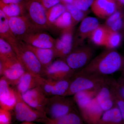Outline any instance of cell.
I'll use <instances>...</instances> for the list:
<instances>
[{
  "label": "cell",
  "mask_w": 124,
  "mask_h": 124,
  "mask_svg": "<svg viewBox=\"0 0 124 124\" xmlns=\"http://www.w3.org/2000/svg\"><path fill=\"white\" fill-rule=\"evenodd\" d=\"M114 84L119 93L124 99V77L121 76L117 80L114 79Z\"/></svg>",
  "instance_id": "8d00e7d4"
},
{
  "label": "cell",
  "mask_w": 124,
  "mask_h": 124,
  "mask_svg": "<svg viewBox=\"0 0 124 124\" xmlns=\"http://www.w3.org/2000/svg\"><path fill=\"white\" fill-rule=\"evenodd\" d=\"M72 78L54 80L51 96H65L69 89Z\"/></svg>",
  "instance_id": "f546056e"
},
{
  "label": "cell",
  "mask_w": 124,
  "mask_h": 124,
  "mask_svg": "<svg viewBox=\"0 0 124 124\" xmlns=\"http://www.w3.org/2000/svg\"><path fill=\"white\" fill-rule=\"evenodd\" d=\"M26 14L31 22L41 31L51 27L46 15V10L38 0H26L24 3Z\"/></svg>",
  "instance_id": "5b68a950"
},
{
  "label": "cell",
  "mask_w": 124,
  "mask_h": 124,
  "mask_svg": "<svg viewBox=\"0 0 124 124\" xmlns=\"http://www.w3.org/2000/svg\"><path fill=\"white\" fill-rule=\"evenodd\" d=\"M67 11L70 14L74 26L81 21L86 15L85 12L80 10L72 4H64Z\"/></svg>",
  "instance_id": "1f68e13d"
},
{
  "label": "cell",
  "mask_w": 124,
  "mask_h": 124,
  "mask_svg": "<svg viewBox=\"0 0 124 124\" xmlns=\"http://www.w3.org/2000/svg\"><path fill=\"white\" fill-rule=\"evenodd\" d=\"M46 10L61 3L60 0H38Z\"/></svg>",
  "instance_id": "74e56055"
},
{
  "label": "cell",
  "mask_w": 124,
  "mask_h": 124,
  "mask_svg": "<svg viewBox=\"0 0 124 124\" xmlns=\"http://www.w3.org/2000/svg\"><path fill=\"white\" fill-rule=\"evenodd\" d=\"M124 66V55L115 49H107L76 72L107 76L121 71Z\"/></svg>",
  "instance_id": "6da1fadb"
},
{
  "label": "cell",
  "mask_w": 124,
  "mask_h": 124,
  "mask_svg": "<svg viewBox=\"0 0 124 124\" xmlns=\"http://www.w3.org/2000/svg\"><path fill=\"white\" fill-rule=\"evenodd\" d=\"M99 25V22L96 18L92 17L84 18L81 20L73 41L74 48L80 46L85 40L90 38L93 32Z\"/></svg>",
  "instance_id": "5bb4252c"
},
{
  "label": "cell",
  "mask_w": 124,
  "mask_h": 124,
  "mask_svg": "<svg viewBox=\"0 0 124 124\" xmlns=\"http://www.w3.org/2000/svg\"><path fill=\"white\" fill-rule=\"evenodd\" d=\"M61 2L63 4H72L74 0H60Z\"/></svg>",
  "instance_id": "60d3db41"
},
{
  "label": "cell",
  "mask_w": 124,
  "mask_h": 124,
  "mask_svg": "<svg viewBox=\"0 0 124 124\" xmlns=\"http://www.w3.org/2000/svg\"><path fill=\"white\" fill-rule=\"evenodd\" d=\"M66 10L65 5L62 2L46 10L47 20L51 27L53 26L58 18Z\"/></svg>",
  "instance_id": "f1b7e54d"
},
{
  "label": "cell",
  "mask_w": 124,
  "mask_h": 124,
  "mask_svg": "<svg viewBox=\"0 0 124 124\" xmlns=\"http://www.w3.org/2000/svg\"><path fill=\"white\" fill-rule=\"evenodd\" d=\"M15 90L17 100L14 110L18 120L23 122H41L47 117L45 113L34 109L27 104L23 99L21 93Z\"/></svg>",
  "instance_id": "8992f818"
},
{
  "label": "cell",
  "mask_w": 124,
  "mask_h": 124,
  "mask_svg": "<svg viewBox=\"0 0 124 124\" xmlns=\"http://www.w3.org/2000/svg\"><path fill=\"white\" fill-rule=\"evenodd\" d=\"M93 54L94 50L91 46H80L73 50L64 59L71 69L76 72L88 64Z\"/></svg>",
  "instance_id": "52a82bcc"
},
{
  "label": "cell",
  "mask_w": 124,
  "mask_h": 124,
  "mask_svg": "<svg viewBox=\"0 0 124 124\" xmlns=\"http://www.w3.org/2000/svg\"><path fill=\"white\" fill-rule=\"evenodd\" d=\"M91 8L96 16L106 18L117 11V7L116 0H94Z\"/></svg>",
  "instance_id": "e0dca14e"
},
{
  "label": "cell",
  "mask_w": 124,
  "mask_h": 124,
  "mask_svg": "<svg viewBox=\"0 0 124 124\" xmlns=\"http://www.w3.org/2000/svg\"><path fill=\"white\" fill-rule=\"evenodd\" d=\"M124 121L121 113L116 106L104 111L98 124H123Z\"/></svg>",
  "instance_id": "603a6c76"
},
{
  "label": "cell",
  "mask_w": 124,
  "mask_h": 124,
  "mask_svg": "<svg viewBox=\"0 0 124 124\" xmlns=\"http://www.w3.org/2000/svg\"><path fill=\"white\" fill-rule=\"evenodd\" d=\"M73 31V27L63 30L60 38L55 39L53 49L55 57L64 59L75 49Z\"/></svg>",
  "instance_id": "30bf717a"
},
{
  "label": "cell",
  "mask_w": 124,
  "mask_h": 124,
  "mask_svg": "<svg viewBox=\"0 0 124 124\" xmlns=\"http://www.w3.org/2000/svg\"><path fill=\"white\" fill-rule=\"evenodd\" d=\"M79 110L84 122L89 124H98L104 112L95 98Z\"/></svg>",
  "instance_id": "2e32d148"
},
{
  "label": "cell",
  "mask_w": 124,
  "mask_h": 124,
  "mask_svg": "<svg viewBox=\"0 0 124 124\" xmlns=\"http://www.w3.org/2000/svg\"><path fill=\"white\" fill-rule=\"evenodd\" d=\"M0 8L8 17L20 16L26 14L24 4H7L0 0Z\"/></svg>",
  "instance_id": "d4e9b609"
},
{
  "label": "cell",
  "mask_w": 124,
  "mask_h": 124,
  "mask_svg": "<svg viewBox=\"0 0 124 124\" xmlns=\"http://www.w3.org/2000/svg\"><path fill=\"white\" fill-rule=\"evenodd\" d=\"M62 31L70 29L74 26L70 14L66 11L60 16L53 25Z\"/></svg>",
  "instance_id": "4dcf8cb0"
},
{
  "label": "cell",
  "mask_w": 124,
  "mask_h": 124,
  "mask_svg": "<svg viewBox=\"0 0 124 124\" xmlns=\"http://www.w3.org/2000/svg\"><path fill=\"white\" fill-rule=\"evenodd\" d=\"M1 69H2V66H1V63L0 62V75L1 74Z\"/></svg>",
  "instance_id": "ee69618b"
},
{
  "label": "cell",
  "mask_w": 124,
  "mask_h": 124,
  "mask_svg": "<svg viewBox=\"0 0 124 124\" xmlns=\"http://www.w3.org/2000/svg\"><path fill=\"white\" fill-rule=\"evenodd\" d=\"M25 44L27 47L36 55L44 69L51 64L54 58L55 57L53 49L37 48Z\"/></svg>",
  "instance_id": "44dd1931"
},
{
  "label": "cell",
  "mask_w": 124,
  "mask_h": 124,
  "mask_svg": "<svg viewBox=\"0 0 124 124\" xmlns=\"http://www.w3.org/2000/svg\"><path fill=\"white\" fill-rule=\"evenodd\" d=\"M114 79H113L112 83V92L115 104L119 110L124 121V99L122 97L114 85L113 83Z\"/></svg>",
  "instance_id": "d6a6232c"
},
{
  "label": "cell",
  "mask_w": 124,
  "mask_h": 124,
  "mask_svg": "<svg viewBox=\"0 0 124 124\" xmlns=\"http://www.w3.org/2000/svg\"><path fill=\"white\" fill-rule=\"evenodd\" d=\"M73 100L62 96L48 98L45 113L50 119H56L76 110Z\"/></svg>",
  "instance_id": "3957f363"
},
{
  "label": "cell",
  "mask_w": 124,
  "mask_h": 124,
  "mask_svg": "<svg viewBox=\"0 0 124 124\" xmlns=\"http://www.w3.org/2000/svg\"><path fill=\"white\" fill-rule=\"evenodd\" d=\"M94 0H74L72 4L80 10L86 12L91 7Z\"/></svg>",
  "instance_id": "e575fe53"
},
{
  "label": "cell",
  "mask_w": 124,
  "mask_h": 124,
  "mask_svg": "<svg viewBox=\"0 0 124 124\" xmlns=\"http://www.w3.org/2000/svg\"><path fill=\"white\" fill-rule=\"evenodd\" d=\"M121 30L122 31V35L124 37V14L123 15V18H122V25Z\"/></svg>",
  "instance_id": "b9f144b4"
},
{
  "label": "cell",
  "mask_w": 124,
  "mask_h": 124,
  "mask_svg": "<svg viewBox=\"0 0 124 124\" xmlns=\"http://www.w3.org/2000/svg\"><path fill=\"white\" fill-rule=\"evenodd\" d=\"M112 80L108 76L76 72L64 97L73 95L80 91L99 89L102 86L110 82Z\"/></svg>",
  "instance_id": "7a4b0ae2"
},
{
  "label": "cell",
  "mask_w": 124,
  "mask_h": 124,
  "mask_svg": "<svg viewBox=\"0 0 124 124\" xmlns=\"http://www.w3.org/2000/svg\"><path fill=\"white\" fill-rule=\"evenodd\" d=\"M7 4H24L26 0H1Z\"/></svg>",
  "instance_id": "f35d334b"
},
{
  "label": "cell",
  "mask_w": 124,
  "mask_h": 124,
  "mask_svg": "<svg viewBox=\"0 0 124 124\" xmlns=\"http://www.w3.org/2000/svg\"><path fill=\"white\" fill-rule=\"evenodd\" d=\"M117 9H121L124 7V0H116Z\"/></svg>",
  "instance_id": "ab89813d"
},
{
  "label": "cell",
  "mask_w": 124,
  "mask_h": 124,
  "mask_svg": "<svg viewBox=\"0 0 124 124\" xmlns=\"http://www.w3.org/2000/svg\"><path fill=\"white\" fill-rule=\"evenodd\" d=\"M108 33V30L104 25H99L93 32L90 38L96 45L105 46Z\"/></svg>",
  "instance_id": "4316f807"
},
{
  "label": "cell",
  "mask_w": 124,
  "mask_h": 124,
  "mask_svg": "<svg viewBox=\"0 0 124 124\" xmlns=\"http://www.w3.org/2000/svg\"><path fill=\"white\" fill-rule=\"evenodd\" d=\"M21 94L23 99L29 106L45 113L48 98L40 86L31 89Z\"/></svg>",
  "instance_id": "8fae6325"
},
{
  "label": "cell",
  "mask_w": 124,
  "mask_h": 124,
  "mask_svg": "<svg viewBox=\"0 0 124 124\" xmlns=\"http://www.w3.org/2000/svg\"><path fill=\"white\" fill-rule=\"evenodd\" d=\"M0 37L8 42L13 49L18 45V40L16 38L9 25L8 16L0 8Z\"/></svg>",
  "instance_id": "ffe728a7"
},
{
  "label": "cell",
  "mask_w": 124,
  "mask_h": 124,
  "mask_svg": "<svg viewBox=\"0 0 124 124\" xmlns=\"http://www.w3.org/2000/svg\"><path fill=\"white\" fill-rule=\"evenodd\" d=\"M10 85L4 77L0 78V107L10 111L14 110L17 100L16 90Z\"/></svg>",
  "instance_id": "7c38bea8"
},
{
  "label": "cell",
  "mask_w": 124,
  "mask_h": 124,
  "mask_svg": "<svg viewBox=\"0 0 124 124\" xmlns=\"http://www.w3.org/2000/svg\"><path fill=\"white\" fill-rule=\"evenodd\" d=\"M21 40L35 47L49 49H54L55 41L51 36L42 31L27 35Z\"/></svg>",
  "instance_id": "9a60e30c"
},
{
  "label": "cell",
  "mask_w": 124,
  "mask_h": 124,
  "mask_svg": "<svg viewBox=\"0 0 124 124\" xmlns=\"http://www.w3.org/2000/svg\"><path fill=\"white\" fill-rule=\"evenodd\" d=\"M42 77L26 71L16 85V90L22 94L31 89L39 86Z\"/></svg>",
  "instance_id": "d6986e66"
},
{
  "label": "cell",
  "mask_w": 124,
  "mask_h": 124,
  "mask_svg": "<svg viewBox=\"0 0 124 124\" xmlns=\"http://www.w3.org/2000/svg\"><path fill=\"white\" fill-rule=\"evenodd\" d=\"M14 50L26 71L34 75L42 76L43 67L34 54L27 47L24 42L18 40L17 46Z\"/></svg>",
  "instance_id": "277c9868"
},
{
  "label": "cell",
  "mask_w": 124,
  "mask_h": 124,
  "mask_svg": "<svg viewBox=\"0 0 124 124\" xmlns=\"http://www.w3.org/2000/svg\"><path fill=\"white\" fill-rule=\"evenodd\" d=\"M10 111L0 107V124H11L12 117Z\"/></svg>",
  "instance_id": "d590c367"
},
{
  "label": "cell",
  "mask_w": 124,
  "mask_h": 124,
  "mask_svg": "<svg viewBox=\"0 0 124 124\" xmlns=\"http://www.w3.org/2000/svg\"><path fill=\"white\" fill-rule=\"evenodd\" d=\"M17 58L13 47L6 40L0 37V62H3Z\"/></svg>",
  "instance_id": "484cf974"
},
{
  "label": "cell",
  "mask_w": 124,
  "mask_h": 124,
  "mask_svg": "<svg viewBox=\"0 0 124 124\" xmlns=\"http://www.w3.org/2000/svg\"><path fill=\"white\" fill-rule=\"evenodd\" d=\"M1 75L4 77L10 84L16 85L26 71L18 58L1 62Z\"/></svg>",
  "instance_id": "4fadbf2b"
},
{
  "label": "cell",
  "mask_w": 124,
  "mask_h": 124,
  "mask_svg": "<svg viewBox=\"0 0 124 124\" xmlns=\"http://www.w3.org/2000/svg\"><path fill=\"white\" fill-rule=\"evenodd\" d=\"M99 90V89L85 90L78 92L73 95V100L77 105L79 110L83 108L95 98Z\"/></svg>",
  "instance_id": "cb8c5ba5"
},
{
  "label": "cell",
  "mask_w": 124,
  "mask_h": 124,
  "mask_svg": "<svg viewBox=\"0 0 124 124\" xmlns=\"http://www.w3.org/2000/svg\"><path fill=\"white\" fill-rule=\"evenodd\" d=\"M123 16L120 11H116L107 18L104 26L108 31L117 32L121 29Z\"/></svg>",
  "instance_id": "83f0119b"
},
{
  "label": "cell",
  "mask_w": 124,
  "mask_h": 124,
  "mask_svg": "<svg viewBox=\"0 0 124 124\" xmlns=\"http://www.w3.org/2000/svg\"><path fill=\"white\" fill-rule=\"evenodd\" d=\"M41 122L47 124H83L84 121L77 111L75 110L56 119L47 117Z\"/></svg>",
  "instance_id": "7402d4cb"
},
{
  "label": "cell",
  "mask_w": 124,
  "mask_h": 124,
  "mask_svg": "<svg viewBox=\"0 0 124 124\" xmlns=\"http://www.w3.org/2000/svg\"><path fill=\"white\" fill-rule=\"evenodd\" d=\"M121 36L117 32L108 31L105 47L107 49H115L120 45Z\"/></svg>",
  "instance_id": "836d02e7"
},
{
  "label": "cell",
  "mask_w": 124,
  "mask_h": 124,
  "mask_svg": "<svg viewBox=\"0 0 124 124\" xmlns=\"http://www.w3.org/2000/svg\"><path fill=\"white\" fill-rule=\"evenodd\" d=\"M60 59L52 62L43 69L42 75L54 80L72 78L76 72L71 69L64 59Z\"/></svg>",
  "instance_id": "9c48e42d"
},
{
  "label": "cell",
  "mask_w": 124,
  "mask_h": 124,
  "mask_svg": "<svg viewBox=\"0 0 124 124\" xmlns=\"http://www.w3.org/2000/svg\"><path fill=\"white\" fill-rule=\"evenodd\" d=\"M121 71V72H122V76L124 77V66Z\"/></svg>",
  "instance_id": "7bdbcfd3"
},
{
  "label": "cell",
  "mask_w": 124,
  "mask_h": 124,
  "mask_svg": "<svg viewBox=\"0 0 124 124\" xmlns=\"http://www.w3.org/2000/svg\"><path fill=\"white\" fill-rule=\"evenodd\" d=\"M111 81L100 88L98 91L95 99L103 111L115 106L111 90Z\"/></svg>",
  "instance_id": "ac0fdd59"
},
{
  "label": "cell",
  "mask_w": 124,
  "mask_h": 124,
  "mask_svg": "<svg viewBox=\"0 0 124 124\" xmlns=\"http://www.w3.org/2000/svg\"><path fill=\"white\" fill-rule=\"evenodd\" d=\"M8 17L11 32L18 40H21L25 36L31 33L42 31L32 24L26 14Z\"/></svg>",
  "instance_id": "ba28073f"
}]
</instances>
